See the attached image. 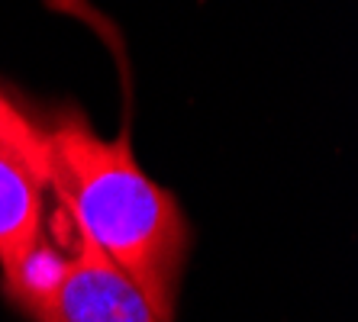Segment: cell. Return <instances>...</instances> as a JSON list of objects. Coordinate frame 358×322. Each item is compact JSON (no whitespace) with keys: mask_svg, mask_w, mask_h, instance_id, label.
Here are the masks:
<instances>
[{"mask_svg":"<svg viewBox=\"0 0 358 322\" xmlns=\"http://www.w3.org/2000/svg\"><path fill=\"white\" fill-rule=\"evenodd\" d=\"M42 126L49 190L78 229L145 293L159 322H171L191 245L178 200L136 165L126 133L103 139L78 110H62Z\"/></svg>","mask_w":358,"mask_h":322,"instance_id":"obj_1","label":"cell"},{"mask_svg":"<svg viewBox=\"0 0 358 322\" xmlns=\"http://www.w3.org/2000/svg\"><path fill=\"white\" fill-rule=\"evenodd\" d=\"M75 239L68 258L39 245L3 271V297L33 322H159L145 293L78 226Z\"/></svg>","mask_w":358,"mask_h":322,"instance_id":"obj_2","label":"cell"},{"mask_svg":"<svg viewBox=\"0 0 358 322\" xmlns=\"http://www.w3.org/2000/svg\"><path fill=\"white\" fill-rule=\"evenodd\" d=\"M45 174L10 149H0V271H13L42 242Z\"/></svg>","mask_w":358,"mask_h":322,"instance_id":"obj_3","label":"cell"},{"mask_svg":"<svg viewBox=\"0 0 358 322\" xmlns=\"http://www.w3.org/2000/svg\"><path fill=\"white\" fill-rule=\"evenodd\" d=\"M0 149H10L17 155L29 158L49 181V142H45V126L36 123L33 116L20 107L0 87Z\"/></svg>","mask_w":358,"mask_h":322,"instance_id":"obj_4","label":"cell"}]
</instances>
